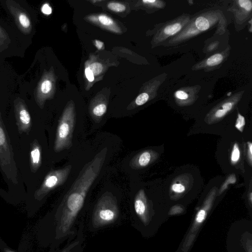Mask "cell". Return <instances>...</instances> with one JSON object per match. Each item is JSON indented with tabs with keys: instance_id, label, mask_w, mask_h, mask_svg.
<instances>
[{
	"instance_id": "6da1fadb",
	"label": "cell",
	"mask_w": 252,
	"mask_h": 252,
	"mask_svg": "<svg viewBox=\"0 0 252 252\" xmlns=\"http://www.w3.org/2000/svg\"><path fill=\"white\" fill-rule=\"evenodd\" d=\"M106 147L102 149L80 171L77 178L64 195L58 212V236L63 237L69 232L84 203L87 194L98 176L105 160Z\"/></svg>"
},
{
	"instance_id": "7a4b0ae2",
	"label": "cell",
	"mask_w": 252,
	"mask_h": 252,
	"mask_svg": "<svg viewBox=\"0 0 252 252\" xmlns=\"http://www.w3.org/2000/svg\"><path fill=\"white\" fill-rule=\"evenodd\" d=\"M119 215V208L116 197L106 191L99 198L94 208L92 223L98 228L115 221Z\"/></svg>"
},
{
	"instance_id": "3957f363",
	"label": "cell",
	"mask_w": 252,
	"mask_h": 252,
	"mask_svg": "<svg viewBox=\"0 0 252 252\" xmlns=\"http://www.w3.org/2000/svg\"><path fill=\"white\" fill-rule=\"evenodd\" d=\"M75 125L74 107L69 105L65 109L58 122L54 145L56 153L71 148Z\"/></svg>"
},
{
	"instance_id": "277c9868",
	"label": "cell",
	"mask_w": 252,
	"mask_h": 252,
	"mask_svg": "<svg viewBox=\"0 0 252 252\" xmlns=\"http://www.w3.org/2000/svg\"><path fill=\"white\" fill-rule=\"evenodd\" d=\"M0 167L6 178L18 183V173L12 147L0 114Z\"/></svg>"
},
{
	"instance_id": "5b68a950",
	"label": "cell",
	"mask_w": 252,
	"mask_h": 252,
	"mask_svg": "<svg viewBox=\"0 0 252 252\" xmlns=\"http://www.w3.org/2000/svg\"><path fill=\"white\" fill-rule=\"evenodd\" d=\"M72 169L71 165L62 168L52 169L45 176L40 187L36 190L34 196L40 200L50 191L63 185L67 179Z\"/></svg>"
},
{
	"instance_id": "8992f818",
	"label": "cell",
	"mask_w": 252,
	"mask_h": 252,
	"mask_svg": "<svg viewBox=\"0 0 252 252\" xmlns=\"http://www.w3.org/2000/svg\"><path fill=\"white\" fill-rule=\"evenodd\" d=\"M14 112L19 133L28 134L31 129L32 121L27 106L23 100L17 99L15 100Z\"/></svg>"
},
{
	"instance_id": "52a82bcc",
	"label": "cell",
	"mask_w": 252,
	"mask_h": 252,
	"mask_svg": "<svg viewBox=\"0 0 252 252\" xmlns=\"http://www.w3.org/2000/svg\"><path fill=\"white\" fill-rule=\"evenodd\" d=\"M135 211L141 220L145 222L148 214V204L143 189H140L135 195L134 201Z\"/></svg>"
},
{
	"instance_id": "ba28073f",
	"label": "cell",
	"mask_w": 252,
	"mask_h": 252,
	"mask_svg": "<svg viewBox=\"0 0 252 252\" xmlns=\"http://www.w3.org/2000/svg\"><path fill=\"white\" fill-rule=\"evenodd\" d=\"M9 8L20 29L25 32L28 33L30 32L32 29V25L27 14L19 9H16L11 5L9 6Z\"/></svg>"
},
{
	"instance_id": "9c48e42d",
	"label": "cell",
	"mask_w": 252,
	"mask_h": 252,
	"mask_svg": "<svg viewBox=\"0 0 252 252\" xmlns=\"http://www.w3.org/2000/svg\"><path fill=\"white\" fill-rule=\"evenodd\" d=\"M41 164V147L36 139L31 144L30 166L31 171L35 172Z\"/></svg>"
},
{
	"instance_id": "30bf717a",
	"label": "cell",
	"mask_w": 252,
	"mask_h": 252,
	"mask_svg": "<svg viewBox=\"0 0 252 252\" xmlns=\"http://www.w3.org/2000/svg\"><path fill=\"white\" fill-rule=\"evenodd\" d=\"M152 156V153L149 151L139 153L131 159L129 162V166L134 169L145 167L150 163Z\"/></svg>"
},
{
	"instance_id": "8fae6325",
	"label": "cell",
	"mask_w": 252,
	"mask_h": 252,
	"mask_svg": "<svg viewBox=\"0 0 252 252\" xmlns=\"http://www.w3.org/2000/svg\"><path fill=\"white\" fill-rule=\"evenodd\" d=\"M233 106V102H226L221 105V109H219L215 111L214 118L215 119H219L224 117L229 111L231 110Z\"/></svg>"
},
{
	"instance_id": "7c38bea8",
	"label": "cell",
	"mask_w": 252,
	"mask_h": 252,
	"mask_svg": "<svg viewBox=\"0 0 252 252\" xmlns=\"http://www.w3.org/2000/svg\"><path fill=\"white\" fill-rule=\"evenodd\" d=\"M197 32H203L208 30L210 27L208 20L204 16L197 17L194 22Z\"/></svg>"
},
{
	"instance_id": "4fadbf2b",
	"label": "cell",
	"mask_w": 252,
	"mask_h": 252,
	"mask_svg": "<svg viewBox=\"0 0 252 252\" xmlns=\"http://www.w3.org/2000/svg\"><path fill=\"white\" fill-rule=\"evenodd\" d=\"M181 28V24L176 23L166 26L164 29L163 32L167 35H172L179 32Z\"/></svg>"
},
{
	"instance_id": "5bb4252c",
	"label": "cell",
	"mask_w": 252,
	"mask_h": 252,
	"mask_svg": "<svg viewBox=\"0 0 252 252\" xmlns=\"http://www.w3.org/2000/svg\"><path fill=\"white\" fill-rule=\"evenodd\" d=\"M223 60V57L220 54H216L209 57L207 61L206 64L209 66H215L220 64Z\"/></svg>"
},
{
	"instance_id": "9a60e30c",
	"label": "cell",
	"mask_w": 252,
	"mask_h": 252,
	"mask_svg": "<svg viewBox=\"0 0 252 252\" xmlns=\"http://www.w3.org/2000/svg\"><path fill=\"white\" fill-rule=\"evenodd\" d=\"M240 157V151L239 147L237 143H235L232 150L231 154V161L232 163L235 164L237 163Z\"/></svg>"
},
{
	"instance_id": "2e32d148",
	"label": "cell",
	"mask_w": 252,
	"mask_h": 252,
	"mask_svg": "<svg viewBox=\"0 0 252 252\" xmlns=\"http://www.w3.org/2000/svg\"><path fill=\"white\" fill-rule=\"evenodd\" d=\"M108 7L112 11L119 12H123L126 9V6L119 3L110 2L108 4Z\"/></svg>"
},
{
	"instance_id": "e0dca14e",
	"label": "cell",
	"mask_w": 252,
	"mask_h": 252,
	"mask_svg": "<svg viewBox=\"0 0 252 252\" xmlns=\"http://www.w3.org/2000/svg\"><path fill=\"white\" fill-rule=\"evenodd\" d=\"M236 181L235 175L234 174L230 175L227 179L225 180L223 184L222 185L220 189V193L223 192L225 189H227L229 184H234Z\"/></svg>"
},
{
	"instance_id": "ac0fdd59",
	"label": "cell",
	"mask_w": 252,
	"mask_h": 252,
	"mask_svg": "<svg viewBox=\"0 0 252 252\" xmlns=\"http://www.w3.org/2000/svg\"><path fill=\"white\" fill-rule=\"evenodd\" d=\"M245 125V118L238 113V118L236 120L235 123V127L241 132H242L244 129V127Z\"/></svg>"
},
{
	"instance_id": "d6986e66",
	"label": "cell",
	"mask_w": 252,
	"mask_h": 252,
	"mask_svg": "<svg viewBox=\"0 0 252 252\" xmlns=\"http://www.w3.org/2000/svg\"><path fill=\"white\" fill-rule=\"evenodd\" d=\"M149 97V95L147 93H142L137 97L135 103L138 106L142 105L148 100Z\"/></svg>"
},
{
	"instance_id": "ffe728a7",
	"label": "cell",
	"mask_w": 252,
	"mask_h": 252,
	"mask_svg": "<svg viewBox=\"0 0 252 252\" xmlns=\"http://www.w3.org/2000/svg\"><path fill=\"white\" fill-rule=\"evenodd\" d=\"M92 71L94 75H97L100 74L102 70V64L98 63H94L91 64L89 67Z\"/></svg>"
},
{
	"instance_id": "44dd1931",
	"label": "cell",
	"mask_w": 252,
	"mask_h": 252,
	"mask_svg": "<svg viewBox=\"0 0 252 252\" xmlns=\"http://www.w3.org/2000/svg\"><path fill=\"white\" fill-rule=\"evenodd\" d=\"M98 20L100 23L105 26L111 25L113 23L112 19L104 15H100Z\"/></svg>"
},
{
	"instance_id": "7402d4cb",
	"label": "cell",
	"mask_w": 252,
	"mask_h": 252,
	"mask_svg": "<svg viewBox=\"0 0 252 252\" xmlns=\"http://www.w3.org/2000/svg\"><path fill=\"white\" fill-rule=\"evenodd\" d=\"M240 7L244 8L247 11H251L252 8V1L249 0H239L238 1Z\"/></svg>"
},
{
	"instance_id": "603a6c76",
	"label": "cell",
	"mask_w": 252,
	"mask_h": 252,
	"mask_svg": "<svg viewBox=\"0 0 252 252\" xmlns=\"http://www.w3.org/2000/svg\"><path fill=\"white\" fill-rule=\"evenodd\" d=\"M172 190L177 193H182L185 190V187L181 184H174L172 186Z\"/></svg>"
},
{
	"instance_id": "cb8c5ba5",
	"label": "cell",
	"mask_w": 252,
	"mask_h": 252,
	"mask_svg": "<svg viewBox=\"0 0 252 252\" xmlns=\"http://www.w3.org/2000/svg\"><path fill=\"white\" fill-rule=\"evenodd\" d=\"M205 216H206L205 210L204 209L200 210L198 212V213L196 216V221L198 223L202 222L205 219Z\"/></svg>"
},
{
	"instance_id": "d4e9b609",
	"label": "cell",
	"mask_w": 252,
	"mask_h": 252,
	"mask_svg": "<svg viewBox=\"0 0 252 252\" xmlns=\"http://www.w3.org/2000/svg\"><path fill=\"white\" fill-rule=\"evenodd\" d=\"M175 96L180 99H186L188 97V94L183 91H177L175 93Z\"/></svg>"
},
{
	"instance_id": "484cf974",
	"label": "cell",
	"mask_w": 252,
	"mask_h": 252,
	"mask_svg": "<svg viewBox=\"0 0 252 252\" xmlns=\"http://www.w3.org/2000/svg\"><path fill=\"white\" fill-rule=\"evenodd\" d=\"M85 72L87 79L90 82L93 81L94 80V75L89 67H87L85 69Z\"/></svg>"
},
{
	"instance_id": "4316f807",
	"label": "cell",
	"mask_w": 252,
	"mask_h": 252,
	"mask_svg": "<svg viewBox=\"0 0 252 252\" xmlns=\"http://www.w3.org/2000/svg\"><path fill=\"white\" fill-rule=\"evenodd\" d=\"M248 158L250 164L252 165V143L251 142H248Z\"/></svg>"
},
{
	"instance_id": "83f0119b",
	"label": "cell",
	"mask_w": 252,
	"mask_h": 252,
	"mask_svg": "<svg viewBox=\"0 0 252 252\" xmlns=\"http://www.w3.org/2000/svg\"><path fill=\"white\" fill-rule=\"evenodd\" d=\"M41 11L42 13L46 15H49L52 13V9L48 4H44L42 8Z\"/></svg>"
},
{
	"instance_id": "f1b7e54d",
	"label": "cell",
	"mask_w": 252,
	"mask_h": 252,
	"mask_svg": "<svg viewBox=\"0 0 252 252\" xmlns=\"http://www.w3.org/2000/svg\"><path fill=\"white\" fill-rule=\"evenodd\" d=\"M95 44L98 49H101L103 46V43L101 41L95 40Z\"/></svg>"
},
{
	"instance_id": "f546056e",
	"label": "cell",
	"mask_w": 252,
	"mask_h": 252,
	"mask_svg": "<svg viewBox=\"0 0 252 252\" xmlns=\"http://www.w3.org/2000/svg\"><path fill=\"white\" fill-rule=\"evenodd\" d=\"M5 37V34L3 31H2L1 28H0V38H1L3 40L4 39Z\"/></svg>"
},
{
	"instance_id": "4dcf8cb0",
	"label": "cell",
	"mask_w": 252,
	"mask_h": 252,
	"mask_svg": "<svg viewBox=\"0 0 252 252\" xmlns=\"http://www.w3.org/2000/svg\"></svg>"
}]
</instances>
